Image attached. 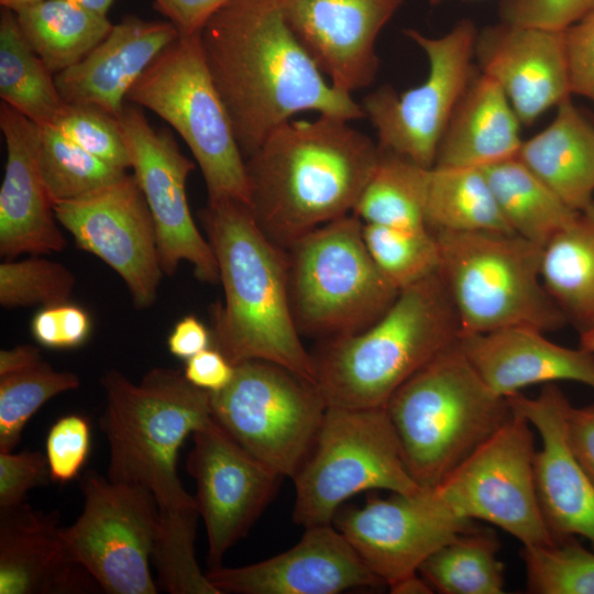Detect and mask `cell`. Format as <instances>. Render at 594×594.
Here are the masks:
<instances>
[{
    "mask_svg": "<svg viewBox=\"0 0 594 594\" xmlns=\"http://www.w3.org/2000/svg\"><path fill=\"white\" fill-rule=\"evenodd\" d=\"M580 334V346L592 352L594 354V327L586 329Z\"/></svg>",
    "mask_w": 594,
    "mask_h": 594,
    "instance_id": "obj_55",
    "label": "cell"
},
{
    "mask_svg": "<svg viewBox=\"0 0 594 594\" xmlns=\"http://www.w3.org/2000/svg\"><path fill=\"white\" fill-rule=\"evenodd\" d=\"M0 130L7 151L0 188V254L59 252L66 240L40 167L37 124L1 101Z\"/></svg>",
    "mask_w": 594,
    "mask_h": 594,
    "instance_id": "obj_23",
    "label": "cell"
},
{
    "mask_svg": "<svg viewBox=\"0 0 594 594\" xmlns=\"http://www.w3.org/2000/svg\"><path fill=\"white\" fill-rule=\"evenodd\" d=\"M513 410V409H512ZM531 425L513 416L431 490L454 515L493 524L522 546L554 541L538 503Z\"/></svg>",
    "mask_w": 594,
    "mask_h": 594,
    "instance_id": "obj_14",
    "label": "cell"
},
{
    "mask_svg": "<svg viewBox=\"0 0 594 594\" xmlns=\"http://www.w3.org/2000/svg\"><path fill=\"white\" fill-rule=\"evenodd\" d=\"M199 218L223 287V301L212 311L215 348L233 365L267 361L316 384L315 356L305 349L292 310L287 251L262 231L243 202L208 201Z\"/></svg>",
    "mask_w": 594,
    "mask_h": 594,
    "instance_id": "obj_4",
    "label": "cell"
},
{
    "mask_svg": "<svg viewBox=\"0 0 594 594\" xmlns=\"http://www.w3.org/2000/svg\"><path fill=\"white\" fill-rule=\"evenodd\" d=\"M513 411L538 431L534 474L542 518L554 540L582 537L594 550V484L574 457L566 439L570 402L553 383L535 398L520 392L506 397Z\"/></svg>",
    "mask_w": 594,
    "mask_h": 594,
    "instance_id": "obj_20",
    "label": "cell"
},
{
    "mask_svg": "<svg viewBox=\"0 0 594 594\" xmlns=\"http://www.w3.org/2000/svg\"><path fill=\"white\" fill-rule=\"evenodd\" d=\"M56 220L77 246L109 265L138 309L153 306L164 272L154 221L133 174L81 197L54 204Z\"/></svg>",
    "mask_w": 594,
    "mask_h": 594,
    "instance_id": "obj_15",
    "label": "cell"
},
{
    "mask_svg": "<svg viewBox=\"0 0 594 594\" xmlns=\"http://www.w3.org/2000/svg\"><path fill=\"white\" fill-rule=\"evenodd\" d=\"M100 382L108 479L143 487L156 502L160 527L152 561L161 586L172 594H219L198 565V508L177 472L185 439L212 419L211 394L168 367L150 370L138 384L109 370Z\"/></svg>",
    "mask_w": 594,
    "mask_h": 594,
    "instance_id": "obj_1",
    "label": "cell"
},
{
    "mask_svg": "<svg viewBox=\"0 0 594 594\" xmlns=\"http://www.w3.org/2000/svg\"><path fill=\"white\" fill-rule=\"evenodd\" d=\"M349 122L321 114L292 119L245 160L248 207L280 248L353 212L380 147Z\"/></svg>",
    "mask_w": 594,
    "mask_h": 594,
    "instance_id": "obj_3",
    "label": "cell"
},
{
    "mask_svg": "<svg viewBox=\"0 0 594 594\" xmlns=\"http://www.w3.org/2000/svg\"><path fill=\"white\" fill-rule=\"evenodd\" d=\"M90 443L91 429L85 416L59 417L51 426L45 441L51 480L64 484L77 477L88 459Z\"/></svg>",
    "mask_w": 594,
    "mask_h": 594,
    "instance_id": "obj_42",
    "label": "cell"
},
{
    "mask_svg": "<svg viewBox=\"0 0 594 594\" xmlns=\"http://www.w3.org/2000/svg\"><path fill=\"white\" fill-rule=\"evenodd\" d=\"M43 0H0V4L4 9H9L13 12L25 8L28 6L41 2Z\"/></svg>",
    "mask_w": 594,
    "mask_h": 594,
    "instance_id": "obj_54",
    "label": "cell"
},
{
    "mask_svg": "<svg viewBox=\"0 0 594 594\" xmlns=\"http://www.w3.org/2000/svg\"><path fill=\"white\" fill-rule=\"evenodd\" d=\"M43 360L40 349L22 344L0 351V376L32 366Z\"/></svg>",
    "mask_w": 594,
    "mask_h": 594,
    "instance_id": "obj_51",
    "label": "cell"
},
{
    "mask_svg": "<svg viewBox=\"0 0 594 594\" xmlns=\"http://www.w3.org/2000/svg\"><path fill=\"white\" fill-rule=\"evenodd\" d=\"M80 488L82 510L64 528L73 558L106 593H157L150 568L160 527L153 495L94 470L84 474Z\"/></svg>",
    "mask_w": 594,
    "mask_h": 594,
    "instance_id": "obj_13",
    "label": "cell"
},
{
    "mask_svg": "<svg viewBox=\"0 0 594 594\" xmlns=\"http://www.w3.org/2000/svg\"><path fill=\"white\" fill-rule=\"evenodd\" d=\"M520 121L501 87L477 70L439 142V168H484L515 157L524 140Z\"/></svg>",
    "mask_w": 594,
    "mask_h": 594,
    "instance_id": "obj_27",
    "label": "cell"
},
{
    "mask_svg": "<svg viewBox=\"0 0 594 594\" xmlns=\"http://www.w3.org/2000/svg\"><path fill=\"white\" fill-rule=\"evenodd\" d=\"M389 590L395 594H427L433 592L427 581L421 575L419 576V573L391 585Z\"/></svg>",
    "mask_w": 594,
    "mask_h": 594,
    "instance_id": "obj_52",
    "label": "cell"
},
{
    "mask_svg": "<svg viewBox=\"0 0 594 594\" xmlns=\"http://www.w3.org/2000/svg\"><path fill=\"white\" fill-rule=\"evenodd\" d=\"M51 124L109 165L122 170L130 168V156L118 119L101 108L66 103Z\"/></svg>",
    "mask_w": 594,
    "mask_h": 594,
    "instance_id": "obj_41",
    "label": "cell"
},
{
    "mask_svg": "<svg viewBox=\"0 0 594 594\" xmlns=\"http://www.w3.org/2000/svg\"><path fill=\"white\" fill-rule=\"evenodd\" d=\"M384 408L405 465L422 488L441 483L513 416L458 343L407 380Z\"/></svg>",
    "mask_w": 594,
    "mask_h": 594,
    "instance_id": "obj_6",
    "label": "cell"
},
{
    "mask_svg": "<svg viewBox=\"0 0 594 594\" xmlns=\"http://www.w3.org/2000/svg\"><path fill=\"white\" fill-rule=\"evenodd\" d=\"M100 588L73 558L58 513L26 503L0 508V594H69Z\"/></svg>",
    "mask_w": 594,
    "mask_h": 594,
    "instance_id": "obj_24",
    "label": "cell"
},
{
    "mask_svg": "<svg viewBox=\"0 0 594 594\" xmlns=\"http://www.w3.org/2000/svg\"><path fill=\"white\" fill-rule=\"evenodd\" d=\"M520 557L529 593L594 594V550L583 547L578 537L522 546Z\"/></svg>",
    "mask_w": 594,
    "mask_h": 594,
    "instance_id": "obj_39",
    "label": "cell"
},
{
    "mask_svg": "<svg viewBox=\"0 0 594 594\" xmlns=\"http://www.w3.org/2000/svg\"><path fill=\"white\" fill-rule=\"evenodd\" d=\"M594 11V0H508L503 21L512 24L564 31Z\"/></svg>",
    "mask_w": 594,
    "mask_h": 594,
    "instance_id": "obj_44",
    "label": "cell"
},
{
    "mask_svg": "<svg viewBox=\"0 0 594 594\" xmlns=\"http://www.w3.org/2000/svg\"><path fill=\"white\" fill-rule=\"evenodd\" d=\"M285 20L317 68L352 95L376 78V41L403 0H279Z\"/></svg>",
    "mask_w": 594,
    "mask_h": 594,
    "instance_id": "obj_19",
    "label": "cell"
},
{
    "mask_svg": "<svg viewBox=\"0 0 594 594\" xmlns=\"http://www.w3.org/2000/svg\"><path fill=\"white\" fill-rule=\"evenodd\" d=\"M207 578L220 594H337L384 584L331 524L306 527L283 553L239 568L218 565Z\"/></svg>",
    "mask_w": 594,
    "mask_h": 594,
    "instance_id": "obj_21",
    "label": "cell"
},
{
    "mask_svg": "<svg viewBox=\"0 0 594 594\" xmlns=\"http://www.w3.org/2000/svg\"><path fill=\"white\" fill-rule=\"evenodd\" d=\"M479 70L504 91L522 125L570 98L565 30L507 22L477 33Z\"/></svg>",
    "mask_w": 594,
    "mask_h": 594,
    "instance_id": "obj_22",
    "label": "cell"
},
{
    "mask_svg": "<svg viewBox=\"0 0 594 594\" xmlns=\"http://www.w3.org/2000/svg\"><path fill=\"white\" fill-rule=\"evenodd\" d=\"M293 519L331 524L340 506L367 490L411 495L421 486L409 474L384 407L328 406L315 443L297 474Z\"/></svg>",
    "mask_w": 594,
    "mask_h": 594,
    "instance_id": "obj_10",
    "label": "cell"
},
{
    "mask_svg": "<svg viewBox=\"0 0 594 594\" xmlns=\"http://www.w3.org/2000/svg\"><path fill=\"white\" fill-rule=\"evenodd\" d=\"M336 528L367 568L391 586L418 573L439 548L477 525L454 515L431 488L371 497L336 514Z\"/></svg>",
    "mask_w": 594,
    "mask_h": 594,
    "instance_id": "obj_17",
    "label": "cell"
},
{
    "mask_svg": "<svg viewBox=\"0 0 594 594\" xmlns=\"http://www.w3.org/2000/svg\"><path fill=\"white\" fill-rule=\"evenodd\" d=\"M461 334L566 322L541 279L542 246L513 232H435Z\"/></svg>",
    "mask_w": 594,
    "mask_h": 594,
    "instance_id": "obj_7",
    "label": "cell"
},
{
    "mask_svg": "<svg viewBox=\"0 0 594 594\" xmlns=\"http://www.w3.org/2000/svg\"><path fill=\"white\" fill-rule=\"evenodd\" d=\"M512 231L544 246L579 213L565 205L517 156L482 168Z\"/></svg>",
    "mask_w": 594,
    "mask_h": 594,
    "instance_id": "obj_30",
    "label": "cell"
},
{
    "mask_svg": "<svg viewBox=\"0 0 594 594\" xmlns=\"http://www.w3.org/2000/svg\"><path fill=\"white\" fill-rule=\"evenodd\" d=\"M186 468L208 541V562L222 558L264 510L282 477L242 448L212 417L194 431Z\"/></svg>",
    "mask_w": 594,
    "mask_h": 594,
    "instance_id": "obj_18",
    "label": "cell"
},
{
    "mask_svg": "<svg viewBox=\"0 0 594 594\" xmlns=\"http://www.w3.org/2000/svg\"><path fill=\"white\" fill-rule=\"evenodd\" d=\"M429 168L380 148L376 167L353 209L363 223L429 230L425 202Z\"/></svg>",
    "mask_w": 594,
    "mask_h": 594,
    "instance_id": "obj_34",
    "label": "cell"
},
{
    "mask_svg": "<svg viewBox=\"0 0 594 594\" xmlns=\"http://www.w3.org/2000/svg\"><path fill=\"white\" fill-rule=\"evenodd\" d=\"M0 97L34 123H52L66 102L55 75L45 66L23 35L16 15H0Z\"/></svg>",
    "mask_w": 594,
    "mask_h": 594,
    "instance_id": "obj_33",
    "label": "cell"
},
{
    "mask_svg": "<svg viewBox=\"0 0 594 594\" xmlns=\"http://www.w3.org/2000/svg\"><path fill=\"white\" fill-rule=\"evenodd\" d=\"M48 480L45 454L37 451L0 452V508L23 503L30 490Z\"/></svg>",
    "mask_w": 594,
    "mask_h": 594,
    "instance_id": "obj_45",
    "label": "cell"
},
{
    "mask_svg": "<svg viewBox=\"0 0 594 594\" xmlns=\"http://www.w3.org/2000/svg\"><path fill=\"white\" fill-rule=\"evenodd\" d=\"M14 13L26 41L54 75L82 59L113 25L68 0H43Z\"/></svg>",
    "mask_w": 594,
    "mask_h": 594,
    "instance_id": "obj_31",
    "label": "cell"
},
{
    "mask_svg": "<svg viewBox=\"0 0 594 594\" xmlns=\"http://www.w3.org/2000/svg\"><path fill=\"white\" fill-rule=\"evenodd\" d=\"M38 162L53 204L75 199L123 176L119 169L63 135L53 124H37Z\"/></svg>",
    "mask_w": 594,
    "mask_h": 594,
    "instance_id": "obj_36",
    "label": "cell"
},
{
    "mask_svg": "<svg viewBox=\"0 0 594 594\" xmlns=\"http://www.w3.org/2000/svg\"><path fill=\"white\" fill-rule=\"evenodd\" d=\"M327 408L316 384L262 360L237 364L231 383L211 394L213 419L282 477L301 468Z\"/></svg>",
    "mask_w": 594,
    "mask_h": 594,
    "instance_id": "obj_11",
    "label": "cell"
},
{
    "mask_svg": "<svg viewBox=\"0 0 594 594\" xmlns=\"http://www.w3.org/2000/svg\"><path fill=\"white\" fill-rule=\"evenodd\" d=\"M541 279L568 323L594 327V201L542 248Z\"/></svg>",
    "mask_w": 594,
    "mask_h": 594,
    "instance_id": "obj_29",
    "label": "cell"
},
{
    "mask_svg": "<svg viewBox=\"0 0 594 594\" xmlns=\"http://www.w3.org/2000/svg\"><path fill=\"white\" fill-rule=\"evenodd\" d=\"M79 385L76 374L56 371L44 360L0 376V452L13 451L29 419L46 402Z\"/></svg>",
    "mask_w": 594,
    "mask_h": 594,
    "instance_id": "obj_37",
    "label": "cell"
},
{
    "mask_svg": "<svg viewBox=\"0 0 594 594\" xmlns=\"http://www.w3.org/2000/svg\"><path fill=\"white\" fill-rule=\"evenodd\" d=\"M425 215L432 233L513 232L482 168H429Z\"/></svg>",
    "mask_w": 594,
    "mask_h": 594,
    "instance_id": "obj_32",
    "label": "cell"
},
{
    "mask_svg": "<svg viewBox=\"0 0 594 594\" xmlns=\"http://www.w3.org/2000/svg\"><path fill=\"white\" fill-rule=\"evenodd\" d=\"M178 35L169 21L128 15L82 59L55 74L57 89L66 103L96 106L118 117L132 86Z\"/></svg>",
    "mask_w": 594,
    "mask_h": 594,
    "instance_id": "obj_25",
    "label": "cell"
},
{
    "mask_svg": "<svg viewBox=\"0 0 594 594\" xmlns=\"http://www.w3.org/2000/svg\"><path fill=\"white\" fill-rule=\"evenodd\" d=\"M235 365L216 348H207L186 361L185 378L194 386L218 393L233 380Z\"/></svg>",
    "mask_w": 594,
    "mask_h": 594,
    "instance_id": "obj_47",
    "label": "cell"
},
{
    "mask_svg": "<svg viewBox=\"0 0 594 594\" xmlns=\"http://www.w3.org/2000/svg\"><path fill=\"white\" fill-rule=\"evenodd\" d=\"M362 233L375 265L399 292L439 268V245L430 230L406 231L363 223Z\"/></svg>",
    "mask_w": 594,
    "mask_h": 594,
    "instance_id": "obj_38",
    "label": "cell"
},
{
    "mask_svg": "<svg viewBox=\"0 0 594 594\" xmlns=\"http://www.w3.org/2000/svg\"><path fill=\"white\" fill-rule=\"evenodd\" d=\"M516 156L571 209L580 212L594 201V124L571 97Z\"/></svg>",
    "mask_w": 594,
    "mask_h": 594,
    "instance_id": "obj_28",
    "label": "cell"
},
{
    "mask_svg": "<svg viewBox=\"0 0 594 594\" xmlns=\"http://www.w3.org/2000/svg\"><path fill=\"white\" fill-rule=\"evenodd\" d=\"M211 341V331L197 317L188 315L173 328L167 346L174 356L187 361L209 348Z\"/></svg>",
    "mask_w": 594,
    "mask_h": 594,
    "instance_id": "obj_50",
    "label": "cell"
},
{
    "mask_svg": "<svg viewBox=\"0 0 594 594\" xmlns=\"http://www.w3.org/2000/svg\"><path fill=\"white\" fill-rule=\"evenodd\" d=\"M499 540L479 526L435 551L418 573L442 594H502L504 565L497 559Z\"/></svg>",
    "mask_w": 594,
    "mask_h": 594,
    "instance_id": "obj_35",
    "label": "cell"
},
{
    "mask_svg": "<svg viewBox=\"0 0 594 594\" xmlns=\"http://www.w3.org/2000/svg\"><path fill=\"white\" fill-rule=\"evenodd\" d=\"M130 156V168L151 211L162 270L173 275L180 262L193 265L197 279L219 282L218 264L190 213L186 182L195 163L175 139L156 130L142 111L125 106L117 117Z\"/></svg>",
    "mask_w": 594,
    "mask_h": 594,
    "instance_id": "obj_16",
    "label": "cell"
},
{
    "mask_svg": "<svg viewBox=\"0 0 594 594\" xmlns=\"http://www.w3.org/2000/svg\"><path fill=\"white\" fill-rule=\"evenodd\" d=\"M441 1H443V0H430V3H431V4H438V3H440Z\"/></svg>",
    "mask_w": 594,
    "mask_h": 594,
    "instance_id": "obj_56",
    "label": "cell"
},
{
    "mask_svg": "<svg viewBox=\"0 0 594 594\" xmlns=\"http://www.w3.org/2000/svg\"><path fill=\"white\" fill-rule=\"evenodd\" d=\"M205 61L246 160L300 112L364 118L336 89L288 26L279 0H230L199 32Z\"/></svg>",
    "mask_w": 594,
    "mask_h": 594,
    "instance_id": "obj_2",
    "label": "cell"
},
{
    "mask_svg": "<svg viewBox=\"0 0 594 594\" xmlns=\"http://www.w3.org/2000/svg\"><path fill=\"white\" fill-rule=\"evenodd\" d=\"M571 95L594 103V11L565 30Z\"/></svg>",
    "mask_w": 594,
    "mask_h": 594,
    "instance_id": "obj_46",
    "label": "cell"
},
{
    "mask_svg": "<svg viewBox=\"0 0 594 594\" xmlns=\"http://www.w3.org/2000/svg\"><path fill=\"white\" fill-rule=\"evenodd\" d=\"M95 14L107 16L113 0H68Z\"/></svg>",
    "mask_w": 594,
    "mask_h": 594,
    "instance_id": "obj_53",
    "label": "cell"
},
{
    "mask_svg": "<svg viewBox=\"0 0 594 594\" xmlns=\"http://www.w3.org/2000/svg\"><path fill=\"white\" fill-rule=\"evenodd\" d=\"M127 101L156 113L182 136L202 174L208 201L249 206L245 158L215 86L199 32L178 37L151 63Z\"/></svg>",
    "mask_w": 594,
    "mask_h": 594,
    "instance_id": "obj_9",
    "label": "cell"
},
{
    "mask_svg": "<svg viewBox=\"0 0 594 594\" xmlns=\"http://www.w3.org/2000/svg\"><path fill=\"white\" fill-rule=\"evenodd\" d=\"M565 427L570 449L594 484V404L584 407L570 405Z\"/></svg>",
    "mask_w": 594,
    "mask_h": 594,
    "instance_id": "obj_49",
    "label": "cell"
},
{
    "mask_svg": "<svg viewBox=\"0 0 594 594\" xmlns=\"http://www.w3.org/2000/svg\"><path fill=\"white\" fill-rule=\"evenodd\" d=\"M353 213L328 222L287 251L289 297L300 334L329 341L363 331L399 290L380 272Z\"/></svg>",
    "mask_w": 594,
    "mask_h": 594,
    "instance_id": "obj_8",
    "label": "cell"
},
{
    "mask_svg": "<svg viewBox=\"0 0 594 594\" xmlns=\"http://www.w3.org/2000/svg\"><path fill=\"white\" fill-rule=\"evenodd\" d=\"M230 0H153L154 8L178 31L179 35L200 32L206 22Z\"/></svg>",
    "mask_w": 594,
    "mask_h": 594,
    "instance_id": "obj_48",
    "label": "cell"
},
{
    "mask_svg": "<svg viewBox=\"0 0 594 594\" xmlns=\"http://www.w3.org/2000/svg\"><path fill=\"white\" fill-rule=\"evenodd\" d=\"M90 331L88 312L68 302L44 307L31 320L32 337L50 349L78 348L86 342Z\"/></svg>",
    "mask_w": 594,
    "mask_h": 594,
    "instance_id": "obj_43",
    "label": "cell"
},
{
    "mask_svg": "<svg viewBox=\"0 0 594 594\" xmlns=\"http://www.w3.org/2000/svg\"><path fill=\"white\" fill-rule=\"evenodd\" d=\"M461 334L438 271L402 289L392 306L361 332L324 341L316 385L328 406L385 407L391 396Z\"/></svg>",
    "mask_w": 594,
    "mask_h": 594,
    "instance_id": "obj_5",
    "label": "cell"
},
{
    "mask_svg": "<svg viewBox=\"0 0 594 594\" xmlns=\"http://www.w3.org/2000/svg\"><path fill=\"white\" fill-rule=\"evenodd\" d=\"M458 345L490 389L505 398L530 385L558 381L594 389V354L557 344L536 329L460 334Z\"/></svg>",
    "mask_w": 594,
    "mask_h": 594,
    "instance_id": "obj_26",
    "label": "cell"
},
{
    "mask_svg": "<svg viewBox=\"0 0 594 594\" xmlns=\"http://www.w3.org/2000/svg\"><path fill=\"white\" fill-rule=\"evenodd\" d=\"M74 274L62 263L33 256L0 264V304L3 308L50 307L68 302Z\"/></svg>",
    "mask_w": 594,
    "mask_h": 594,
    "instance_id": "obj_40",
    "label": "cell"
},
{
    "mask_svg": "<svg viewBox=\"0 0 594 594\" xmlns=\"http://www.w3.org/2000/svg\"><path fill=\"white\" fill-rule=\"evenodd\" d=\"M404 33L426 54L427 77L400 94L383 86L360 105L381 150L431 168L448 122L477 72L473 59L479 32L472 21L462 20L439 37L414 29Z\"/></svg>",
    "mask_w": 594,
    "mask_h": 594,
    "instance_id": "obj_12",
    "label": "cell"
}]
</instances>
